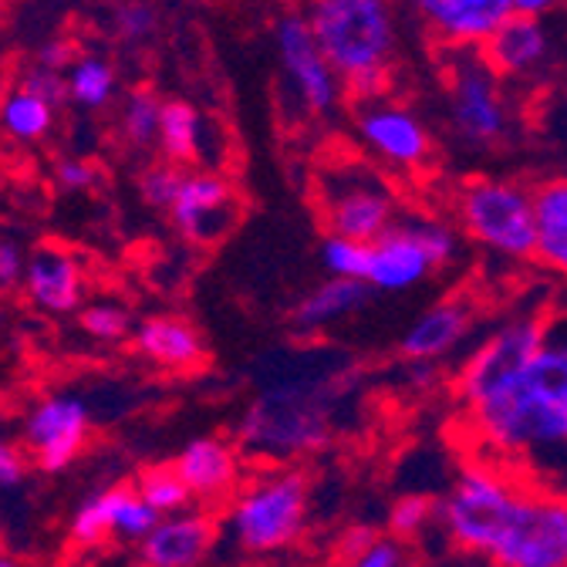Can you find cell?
<instances>
[{"mask_svg":"<svg viewBox=\"0 0 567 567\" xmlns=\"http://www.w3.org/2000/svg\"><path fill=\"white\" fill-rule=\"evenodd\" d=\"M359 385V372L348 359L305 351L274 362L260 392L247 405L237 446L257 460L291 463L331 446L338 430V412Z\"/></svg>","mask_w":567,"mask_h":567,"instance_id":"obj_1","label":"cell"},{"mask_svg":"<svg viewBox=\"0 0 567 567\" xmlns=\"http://www.w3.org/2000/svg\"><path fill=\"white\" fill-rule=\"evenodd\" d=\"M305 21L354 102L385 99L399 54V0H311Z\"/></svg>","mask_w":567,"mask_h":567,"instance_id":"obj_2","label":"cell"},{"mask_svg":"<svg viewBox=\"0 0 567 567\" xmlns=\"http://www.w3.org/2000/svg\"><path fill=\"white\" fill-rule=\"evenodd\" d=\"M308 511V473L298 466H274L237 489L227 507V530L247 554H277L305 534Z\"/></svg>","mask_w":567,"mask_h":567,"instance_id":"obj_3","label":"cell"},{"mask_svg":"<svg viewBox=\"0 0 567 567\" xmlns=\"http://www.w3.org/2000/svg\"><path fill=\"white\" fill-rule=\"evenodd\" d=\"M315 196L328 237L375 244L399 220V196L389 176L359 156H338L324 163Z\"/></svg>","mask_w":567,"mask_h":567,"instance_id":"obj_4","label":"cell"},{"mask_svg":"<svg viewBox=\"0 0 567 567\" xmlns=\"http://www.w3.org/2000/svg\"><path fill=\"white\" fill-rule=\"evenodd\" d=\"M456 217L463 234L483 250L504 260H534V189L520 186L517 179H466L456 193Z\"/></svg>","mask_w":567,"mask_h":567,"instance_id":"obj_5","label":"cell"},{"mask_svg":"<svg viewBox=\"0 0 567 567\" xmlns=\"http://www.w3.org/2000/svg\"><path fill=\"white\" fill-rule=\"evenodd\" d=\"M524 483L511 480L504 470L489 463H470L460 470L453 489L440 504V524L470 554H489L493 544L507 530Z\"/></svg>","mask_w":567,"mask_h":567,"instance_id":"obj_6","label":"cell"},{"mask_svg":"<svg viewBox=\"0 0 567 567\" xmlns=\"http://www.w3.org/2000/svg\"><path fill=\"white\" fill-rule=\"evenodd\" d=\"M446 118L470 150L501 146L511 135V99L504 79L480 51H446Z\"/></svg>","mask_w":567,"mask_h":567,"instance_id":"obj_7","label":"cell"},{"mask_svg":"<svg viewBox=\"0 0 567 567\" xmlns=\"http://www.w3.org/2000/svg\"><path fill=\"white\" fill-rule=\"evenodd\" d=\"M460 254V237L436 217H399L375 244L365 284L372 295H395L422 284L433 270L450 267Z\"/></svg>","mask_w":567,"mask_h":567,"instance_id":"obj_8","label":"cell"},{"mask_svg":"<svg viewBox=\"0 0 567 567\" xmlns=\"http://www.w3.org/2000/svg\"><path fill=\"white\" fill-rule=\"evenodd\" d=\"M547 338H550V321L547 315L534 311L501 324L486 341H480V348L470 351V359L463 362L456 379L463 412H473L511 392L534 354L547 344Z\"/></svg>","mask_w":567,"mask_h":567,"instance_id":"obj_9","label":"cell"},{"mask_svg":"<svg viewBox=\"0 0 567 567\" xmlns=\"http://www.w3.org/2000/svg\"><path fill=\"white\" fill-rule=\"evenodd\" d=\"M486 557L493 567H567V496L524 486L507 530Z\"/></svg>","mask_w":567,"mask_h":567,"instance_id":"obj_10","label":"cell"},{"mask_svg":"<svg viewBox=\"0 0 567 567\" xmlns=\"http://www.w3.org/2000/svg\"><path fill=\"white\" fill-rule=\"evenodd\" d=\"M274 44H277L284 82L291 85L301 109L308 115H315V118H331L338 112V105H341L344 85L334 75V68L328 64V58L321 54L305 14L280 18L277 31H274Z\"/></svg>","mask_w":567,"mask_h":567,"instance_id":"obj_11","label":"cell"},{"mask_svg":"<svg viewBox=\"0 0 567 567\" xmlns=\"http://www.w3.org/2000/svg\"><path fill=\"white\" fill-rule=\"evenodd\" d=\"M92 436V412L79 395H44L24 419V443L41 473H64L75 466Z\"/></svg>","mask_w":567,"mask_h":567,"instance_id":"obj_12","label":"cell"},{"mask_svg":"<svg viewBox=\"0 0 567 567\" xmlns=\"http://www.w3.org/2000/svg\"><path fill=\"white\" fill-rule=\"evenodd\" d=\"M354 135L389 169H422L433 156V135L425 122L402 102L375 99L354 112Z\"/></svg>","mask_w":567,"mask_h":567,"instance_id":"obj_13","label":"cell"},{"mask_svg":"<svg viewBox=\"0 0 567 567\" xmlns=\"http://www.w3.org/2000/svg\"><path fill=\"white\" fill-rule=\"evenodd\" d=\"M443 51H480L514 14V0H402Z\"/></svg>","mask_w":567,"mask_h":567,"instance_id":"obj_14","label":"cell"},{"mask_svg":"<svg viewBox=\"0 0 567 567\" xmlns=\"http://www.w3.org/2000/svg\"><path fill=\"white\" fill-rule=\"evenodd\" d=\"M240 217V196L217 169H193L169 206L176 234L189 244H220Z\"/></svg>","mask_w":567,"mask_h":567,"instance_id":"obj_15","label":"cell"},{"mask_svg":"<svg viewBox=\"0 0 567 567\" xmlns=\"http://www.w3.org/2000/svg\"><path fill=\"white\" fill-rule=\"evenodd\" d=\"M176 473L183 476V483L189 486L193 501L217 507L227 504L240 489V476H244V456L240 446L224 440V436H196L189 440L179 456L173 460Z\"/></svg>","mask_w":567,"mask_h":567,"instance_id":"obj_16","label":"cell"},{"mask_svg":"<svg viewBox=\"0 0 567 567\" xmlns=\"http://www.w3.org/2000/svg\"><path fill=\"white\" fill-rule=\"evenodd\" d=\"M217 537L220 524L206 507L169 514L138 544V567H199Z\"/></svg>","mask_w":567,"mask_h":567,"instance_id":"obj_17","label":"cell"},{"mask_svg":"<svg viewBox=\"0 0 567 567\" xmlns=\"http://www.w3.org/2000/svg\"><path fill=\"white\" fill-rule=\"evenodd\" d=\"M24 295L48 315H71L85 301V267L61 247H38L24 267Z\"/></svg>","mask_w":567,"mask_h":567,"instance_id":"obj_18","label":"cell"},{"mask_svg":"<svg viewBox=\"0 0 567 567\" xmlns=\"http://www.w3.org/2000/svg\"><path fill=\"white\" fill-rule=\"evenodd\" d=\"M473 328V305L466 298H443L425 308L399 338V354L412 365H433L453 354Z\"/></svg>","mask_w":567,"mask_h":567,"instance_id":"obj_19","label":"cell"},{"mask_svg":"<svg viewBox=\"0 0 567 567\" xmlns=\"http://www.w3.org/2000/svg\"><path fill=\"white\" fill-rule=\"evenodd\" d=\"M132 348L156 369L193 372L206 362V341L189 318L179 315H153L138 321L132 331Z\"/></svg>","mask_w":567,"mask_h":567,"instance_id":"obj_20","label":"cell"},{"mask_svg":"<svg viewBox=\"0 0 567 567\" xmlns=\"http://www.w3.org/2000/svg\"><path fill=\"white\" fill-rule=\"evenodd\" d=\"M554 51L550 31L544 24V18H524L514 14L501 31H496L480 54L486 58V64L496 71L501 79H530L547 64Z\"/></svg>","mask_w":567,"mask_h":567,"instance_id":"obj_21","label":"cell"},{"mask_svg":"<svg viewBox=\"0 0 567 567\" xmlns=\"http://www.w3.org/2000/svg\"><path fill=\"white\" fill-rule=\"evenodd\" d=\"M534 260L547 274L567 280V176H554L534 186Z\"/></svg>","mask_w":567,"mask_h":567,"instance_id":"obj_22","label":"cell"},{"mask_svg":"<svg viewBox=\"0 0 567 567\" xmlns=\"http://www.w3.org/2000/svg\"><path fill=\"white\" fill-rule=\"evenodd\" d=\"M209 138H213V125L206 122V115L196 105H189L183 99L163 102V122H159L156 146L166 156V163H176V166L213 163Z\"/></svg>","mask_w":567,"mask_h":567,"instance_id":"obj_23","label":"cell"},{"mask_svg":"<svg viewBox=\"0 0 567 567\" xmlns=\"http://www.w3.org/2000/svg\"><path fill=\"white\" fill-rule=\"evenodd\" d=\"M369 301H372L369 284L328 277L311 295H305L298 301V308L291 311V324L298 334H311V331H321V328H328L348 315H359Z\"/></svg>","mask_w":567,"mask_h":567,"instance_id":"obj_24","label":"cell"},{"mask_svg":"<svg viewBox=\"0 0 567 567\" xmlns=\"http://www.w3.org/2000/svg\"><path fill=\"white\" fill-rule=\"evenodd\" d=\"M128 486H109L92 493L89 501L79 504V511L71 514L68 524V537L79 547H99L105 540H115V520H118V507L125 501Z\"/></svg>","mask_w":567,"mask_h":567,"instance_id":"obj_25","label":"cell"},{"mask_svg":"<svg viewBox=\"0 0 567 567\" xmlns=\"http://www.w3.org/2000/svg\"><path fill=\"white\" fill-rule=\"evenodd\" d=\"M54 112L58 109H51L44 99H38L24 89H11L4 105H0V128H4L8 138L31 146V142H41L51 132Z\"/></svg>","mask_w":567,"mask_h":567,"instance_id":"obj_26","label":"cell"},{"mask_svg":"<svg viewBox=\"0 0 567 567\" xmlns=\"http://www.w3.org/2000/svg\"><path fill=\"white\" fill-rule=\"evenodd\" d=\"M64 82H68V102H75L89 112L105 109L115 99V68L99 54L75 58V64L64 71Z\"/></svg>","mask_w":567,"mask_h":567,"instance_id":"obj_27","label":"cell"},{"mask_svg":"<svg viewBox=\"0 0 567 567\" xmlns=\"http://www.w3.org/2000/svg\"><path fill=\"white\" fill-rule=\"evenodd\" d=\"M135 493L146 501L159 517H169V514H183L189 511L196 501L189 486L183 483V476L176 473L173 463H156V466H146L138 476H135Z\"/></svg>","mask_w":567,"mask_h":567,"instance_id":"obj_28","label":"cell"},{"mask_svg":"<svg viewBox=\"0 0 567 567\" xmlns=\"http://www.w3.org/2000/svg\"><path fill=\"white\" fill-rule=\"evenodd\" d=\"M159 122H163V99L153 89H132L118 112V128L128 146L150 150L159 142Z\"/></svg>","mask_w":567,"mask_h":567,"instance_id":"obj_29","label":"cell"},{"mask_svg":"<svg viewBox=\"0 0 567 567\" xmlns=\"http://www.w3.org/2000/svg\"><path fill=\"white\" fill-rule=\"evenodd\" d=\"M321 264H324L328 277H338V280H362V284H365L369 264H372V244L344 240V237H328V234H324Z\"/></svg>","mask_w":567,"mask_h":567,"instance_id":"obj_30","label":"cell"},{"mask_svg":"<svg viewBox=\"0 0 567 567\" xmlns=\"http://www.w3.org/2000/svg\"><path fill=\"white\" fill-rule=\"evenodd\" d=\"M79 324L89 338L95 341H105V344H115V341H125L132 338L135 331V318L125 305L118 301H95L89 308H82L79 315Z\"/></svg>","mask_w":567,"mask_h":567,"instance_id":"obj_31","label":"cell"},{"mask_svg":"<svg viewBox=\"0 0 567 567\" xmlns=\"http://www.w3.org/2000/svg\"><path fill=\"white\" fill-rule=\"evenodd\" d=\"M433 520H440V504L430 501V496H422V493H405L389 511V534L395 540H412Z\"/></svg>","mask_w":567,"mask_h":567,"instance_id":"obj_32","label":"cell"},{"mask_svg":"<svg viewBox=\"0 0 567 567\" xmlns=\"http://www.w3.org/2000/svg\"><path fill=\"white\" fill-rule=\"evenodd\" d=\"M183 176H186V169L176 166V163H166V159L146 166V169H142V176H138L142 203L153 206V209H166L169 213V206H173V199H176V193L183 186Z\"/></svg>","mask_w":567,"mask_h":567,"instance_id":"obj_33","label":"cell"},{"mask_svg":"<svg viewBox=\"0 0 567 567\" xmlns=\"http://www.w3.org/2000/svg\"><path fill=\"white\" fill-rule=\"evenodd\" d=\"M159 520L163 517L146 501H142V496L135 493V486H128L125 489V501L118 507V520H115V540H122V544H142V540L153 534V527Z\"/></svg>","mask_w":567,"mask_h":567,"instance_id":"obj_34","label":"cell"},{"mask_svg":"<svg viewBox=\"0 0 567 567\" xmlns=\"http://www.w3.org/2000/svg\"><path fill=\"white\" fill-rule=\"evenodd\" d=\"M115 31L125 41H146L156 31V8L146 0H125L115 8Z\"/></svg>","mask_w":567,"mask_h":567,"instance_id":"obj_35","label":"cell"},{"mask_svg":"<svg viewBox=\"0 0 567 567\" xmlns=\"http://www.w3.org/2000/svg\"><path fill=\"white\" fill-rule=\"evenodd\" d=\"M18 89H24V92L38 95V99H44L51 109H61V105L68 102V82H64V75H61V71L41 68V64H31V68L24 71L21 82H18Z\"/></svg>","mask_w":567,"mask_h":567,"instance_id":"obj_36","label":"cell"},{"mask_svg":"<svg viewBox=\"0 0 567 567\" xmlns=\"http://www.w3.org/2000/svg\"><path fill=\"white\" fill-rule=\"evenodd\" d=\"M348 567H405V550H402V540L395 537H379L348 560Z\"/></svg>","mask_w":567,"mask_h":567,"instance_id":"obj_37","label":"cell"},{"mask_svg":"<svg viewBox=\"0 0 567 567\" xmlns=\"http://www.w3.org/2000/svg\"><path fill=\"white\" fill-rule=\"evenodd\" d=\"M54 183L64 193H85L99 183V169L89 159H61L54 166Z\"/></svg>","mask_w":567,"mask_h":567,"instance_id":"obj_38","label":"cell"},{"mask_svg":"<svg viewBox=\"0 0 567 567\" xmlns=\"http://www.w3.org/2000/svg\"><path fill=\"white\" fill-rule=\"evenodd\" d=\"M28 476V456L11 440H0V489H18Z\"/></svg>","mask_w":567,"mask_h":567,"instance_id":"obj_39","label":"cell"},{"mask_svg":"<svg viewBox=\"0 0 567 567\" xmlns=\"http://www.w3.org/2000/svg\"><path fill=\"white\" fill-rule=\"evenodd\" d=\"M24 267L28 257L21 254V247L11 240H0V288H18L24 280Z\"/></svg>","mask_w":567,"mask_h":567,"instance_id":"obj_40","label":"cell"},{"mask_svg":"<svg viewBox=\"0 0 567 567\" xmlns=\"http://www.w3.org/2000/svg\"><path fill=\"white\" fill-rule=\"evenodd\" d=\"M75 51H71V44L68 41H48V44H41V51L34 54V64H41V68H51V71H64L75 64Z\"/></svg>","mask_w":567,"mask_h":567,"instance_id":"obj_41","label":"cell"},{"mask_svg":"<svg viewBox=\"0 0 567 567\" xmlns=\"http://www.w3.org/2000/svg\"><path fill=\"white\" fill-rule=\"evenodd\" d=\"M557 4H560V0H514L517 14H524V18H544V14H550Z\"/></svg>","mask_w":567,"mask_h":567,"instance_id":"obj_42","label":"cell"},{"mask_svg":"<svg viewBox=\"0 0 567 567\" xmlns=\"http://www.w3.org/2000/svg\"><path fill=\"white\" fill-rule=\"evenodd\" d=\"M8 99V79H4V71H0V105H4Z\"/></svg>","mask_w":567,"mask_h":567,"instance_id":"obj_43","label":"cell"},{"mask_svg":"<svg viewBox=\"0 0 567 567\" xmlns=\"http://www.w3.org/2000/svg\"><path fill=\"white\" fill-rule=\"evenodd\" d=\"M0 567H21L14 557H8V554H0Z\"/></svg>","mask_w":567,"mask_h":567,"instance_id":"obj_44","label":"cell"}]
</instances>
